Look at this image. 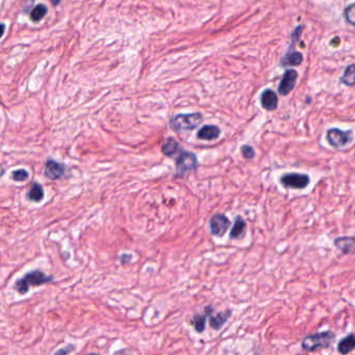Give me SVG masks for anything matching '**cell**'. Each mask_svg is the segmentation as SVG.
<instances>
[{"instance_id": "1", "label": "cell", "mask_w": 355, "mask_h": 355, "mask_svg": "<svg viewBox=\"0 0 355 355\" xmlns=\"http://www.w3.org/2000/svg\"><path fill=\"white\" fill-rule=\"evenodd\" d=\"M53 276H48L41 270H34L19 278L15 283V289L19 294H26L31 287H39L52 281Z\"/></svg>"}, {"instance_id": "2", "label": "cell", "mask_w": 355, "mask_h": 355, "mask_svg": "<svg viewBox=\"0 0 355 355\" xmlns=\"http://www.w3.org/2000/svg\"><path fill=\"white\" fill-rule=\"evenodd\" d=\"M336 336L331 331L320 332L313 336H308L302 341V348L306 351H314L320 348H328L334 343Z\"/></svg>"}, {"instance_id": "3", "label": "cell", "mask_w": 355, "mask_h": 355, "mask_svg": "<svg viewBox=\"0 0 355 355\" xmlns=\"http://www.w3.org/2000/svg\"><path fill=\"white\" fill-rule=\"evenodd\" d=\"M203 122V116L199 113L178 115L170 121V127L175 131L193 130Z\"/></svg>"}, {"instance_id": "4", "label": "cell", "mask_w": 355, "mask_h": 355, "mask_svg": "<svg viewBox=\"0 0 355 355\" xmlns=\"http://www.w3.org/2000/svg\"><path fill=\"white\" fill-rule=\"evenodd\" d=\"M327 141L335 148H342L349 145L353 138L352 131H342L337 128H331L327 132Z\"/></svg>"}, {"instance_id": "5", "label": "cell", "mask_w": 355, "mask_h": 355, "mask_svg": "<svg viewBox=\"0 0 355 355\" xmlns=\"http://www.w3.org/2000/svg\"><path fill=\"white\" fill-rule=\"evenodd\" d=\"M198 161L195 155L191 152H182L176 157V173L179 175H184L186 172L193 170L197 167Z\"/></svg>"}, {"instance_id": "6", "label": "cell", "mask_w": 355, "mask_h": 355, "mask_svg": "<svg viewBox=\"0 0 355 355\" xmlns=\"http://www.w3.org/2000/svg\"><path fill=\"white\" fill-rule=\"evenodd\" d=\"M281 184L285 187L293 189H303L309 184V176L307 174L301 173H286L280 179Z\"/></svg>"}, {"instance_id": "7", "label": "cell", "mask_w": 355, "mask_h": 355, "mask_svg": "<svg viewBox=\"0 0 355 355\" xmlns=\"http://www.w3.org/2000/svg\"><path fill=\"white\" fill-rule=\"evenodd\" d=\"M231 225L230 219L224 214H215L210 220L211 233L215 236L223 237Z\"/></svg>"}, {"instance_id": "8", "label": "cell", "mask_w": 355, "mask_h": 355, "mask_svg": "<svg viewBox=\"0 0 355 355\" xmlns=\"http://www.w3.org/2000/svg\"><path fill=\"white\" fill-rule=\"evenodd\" d=\"M298 74L295 70H287L278 85V93L281 96L289 95L296 84Z\"/></svg>"}, {"instance_id": "9", "label": "cell", "mask_w": 355, "mask_h": 355, "mask_svg": "<svg viewBox=\"0 0 355 355\" xmlns=\"http://www.w3.org/2000/svg\"><path fill=\"white\" fill-rule=\"evenodd\" d=\"M45 175L50 180H58L63 176L65 172V166L63 163H59L52 159L48 160L45 165Z\"/></svg>"}, {"instance_id": "10", "label": "cell", "mask_w": 355, "mask_h": 355, "mask_svg": "<svg viewBox=\"0 0 355 355\" xmlns=\"http://www.w3.org/2000/svg\"><path fill=\"white\" fill-rule=\"evenodd\" d=\"M261 104L263 108H265L266 110H269V112L275 110L278 105L277 95L272 90H269V88L268 90H265L261 95Z\"/></svg>"}, {"instance_id": "11", "label": "cell", "mask_w": 355, "mask_h": 355, "mask_svg": "<svg viewBox=\"0 0 355 355\" xmlns=\"http://www.w3.org/2000/svg\"><path fill=\"white\" fill-rule=\"evenodd\" d=\"M337 248L344 254H355V238L352 237H340L335 240Z\"/></svg>"}, {"instance_id": "12", "label": "cell", "mask_w": 355, "mask_h": 355, "mask_svg": "<svg viewBox=\"0 0 355 355\" xmlns=\"http://www.w3.org/2000/svg\"><path fill=\"white\" fill-rule=\"evenodd\" d=\"M220 135V129L214 125H206L197 133V137L203 140H214Z\"/></svg>"}, {"instance_id": "13", "label": "cell", "mask_w": 355, "mask_h": 355, "mask_svg": "<svg viewBox=\"0 0 355 355\" xmlns=\"http://www.w3.org/2000/svg\"><path fill=\"white\" fill-rule=\"evenodd\" d=\"M213 312V307H211L210 305L207 306L205 308V314L204 315H201V314H197L195 315L192 319H191V324L192 326L194 327V329L198 332V334H201V332H203L206 328V320H207V317L210 316Z\"/></svg>"}, {"instance_id": "14", "label": "cell", "mask_w": 355, "mask_h": 355, "mask_svg": "<svg viewBox=\"0 0 355 355\" xmlns=\"http://www.w3.org/2000/svg\"><path fill=\"white\" fill-rule=\"evenodd\" d=\"M232 315V310L231 309H227L225 310V312H221V313H218L216 315H210V326L214 329V330H219L221 327H223L228 319L231 317Z\"/></svg>"}, {"instance_id": "15", "label": "cell", "mask_w": 355, "mask_h": 355, "mask_svg": "<svg viewBox=\"0 0 355 355\" xmlns=\"http://www.w3.org/2000/svg\"><path fill=\"white\" fill-rule=\"evenodd\" d=\"M162 152L167 157L174 158L175 156H179L181 152V147L180 144L178 143L174 138L169 137L163 145L162 147Z\"/></svg>"}, {"instance_id": "16", "label": "cell", "mask_w": 355, "mask_h": 355, "mask_svg": "<svg viewBox=\"0 0 355 355\" xmlns=\"http://www.w3.org/2000/svg\"><path fill=\"white\" fill-rule=\"evenodd\" d=\"M303 60V56L300 52L298 51H294L293 47L291 46V48L288 51V53L282 57L280 64L283 66L287 65H299Z\"/></svg>"}, {"instance_id": "17", "label": "cell", "mask_w": 355, "mask_h": 355, "mask_svg": "<svg viewBox=\"0 0 355 355\" xmlns=\"http://www.w3.org/2000/svg\"><path fill=\"white\" fill-rule=\"evenodd\" d=\"M355 349V336L353 334L344 338L338 345V350L341 354L345 355Z\"/></svg>"}, {"instance_id": "18", "label": "cell", "mask_w": 355, "mask_h": 355, "mask_svg": "<svg viewBox=\"0 0 355 355\" xmlns=\"http://www.w3.org/2000/svg\"><path fill=\"white\" fill-rule=\"evenodd\" d=\"M44 189L42 187L41 184L34 182L32 183L29 191H28V198L30 199L31 202H34V203H40L43 201V198H44Z\"/></svg>"}, {"instance_id": "19", "label": "cell", "mask_w": 355, "mask_h": 355, "mask_svg": "<svg viewBox=\"0 0 355 355\" xmlns=\"http://www.w3.org/2000/svg\"><path fill=\"white\" fill-rule=\"evenodd\" d=\"M245 228H246V223L244 221L240 216L237 217L235 225L230 233V238L231 239H240L243 235V233L245 232Z\"/></svg>"}, {"instance_id": "20", "label": "cell", "mask_w": 355, "mask_h": 355, "mask_svg": "<svg viewBox=\"0 0 355 355\" xmlns=\"http://www.w3.org/2000/svg\"><path fill=\"white\" fill-rule=\"evenodd\" d=\"M341 82L348 86L355 85V63L348 65L341 77Z\"/></svg>"}, {"instance_id": "21", "label": "cell", "mask_w": 355, "mask_h": 355, "mask_svg": "<svg viewBox=\"0 0 355 355\" xmlns=\"http://www.w3.org/2000/svg\"><path fill=\"white\" fill-rule=\"evenodd\" d=\"M48 12V9L46 8V6H44V5H39L37 7L33 8V10L31 11L30 13V18L33 22H39L41 21L44 17L46 16Z\"/></svg>"}, {"instance_id": "22", "label": "cell", "mask_w": 355, "mask_h": 355, "mask_svg": "<svg viewBox=\"0 0 355 355\" xmlns=\"http://www.w3.org/2000/svg\"><path fill=\"white\" fill-rule=\"evenodd\" d=\"M345 20L347 23H349L352 26H355V3L348 6L344 11Z\"/></svg>"}, {"instance_id": "23", "label": "cell", "mask_w": 355, "mask_h": 355, "mask_svg": "<svg viewBox=\"0 0 355 355\" xmlns=\"http://www.w3.org/2000/svg\"><path fill=\"white\" fill-rule=\"evenodd\" d=\"M28 176H29L28 171L26 169H23V168H20L18 170H15L12 173V179L14 181H16V182L25 181Z\"/></svg>"}, {"instance_id": "24", "label": "cell", "mask_w": 355, "mask_h": 355, "mask_svg": "<svg viewBox=\"0 0 355 355\" xmlns=\"http://www.w3.org/2000/svg\"><path fill=\"white\" fill-rule=\"evenodd\" d=\"M241 153L245 159H253L255 157V150L251 146H243L241 148Z\"/></svg>"}, {"instance_id": "25", "label": "cell", "mask_w": 355, "mask_h": 355, "mask_svg": "<svg viewBox=\"0 0 355 355\" xmlns=\"http://www.w3.org/2000/svg\"><path fill=\"white\" fill-rule=\"evenodd\" d=\"M75 350V346L73 345H68L66 347L60 348L59 350H57L54 355H69L71 352H73Z\"/></svg>"}, {"instance_id": "26", "label": "cell", "mask_w": 355, "mask_h": 355, "mask_svg": "<svg viewBox=\"0 0 355 355\" xmlns=\"http://www.w3.org/2000/svg\"><path fill=\"white\" fill-rule=\"evenodd\" d=\"M121 260H122V263H123V264H127V263L129 262V260H130V256H128V255H123V256L121 257Z\"/></svg>"}, {"instance_id": "27", "label": "cell", "mask_w": 355, "mask_h": 355, "mask_svg": "<svg viewBox=\"0 0 355 355\" xmlns=\"http://www.w3.org/2000/svg\"><path fill=\"white\" fill-rule=\"evenodd\" d=\"M5 29H6V26L4 24H0V38H2L5 33Z\"/></svg>"}, {"instance_id": "28", "label": "cell", "mask_w": 355, "mask_h": 355, "mask_svg": "<svg viewBox=\"0 0 355 355\" xmlns=\"http://www.w3.org/2000/svg\"><path fill=\"white\" fill-rule=\"evenodd\" d=\"M61 2V0H51V3H52V5L53 6H57V5H59V3Z\"/></svg>"}, {"instance_id": "29", "label": "cell", "mask_w": 355, "mask_h": 355, "mask_svg": "<svg viewBox=\"0 0 355 355\" xmlns=\"http://www.w3.org/2000/svg\"><path fill=\"white\" fill-rule=\"evenodd\" d=\"M4 173H5V168L2 165H0V176L4 175Z\"/></svg>"}, {"instance_id": "30", "label": "cell", "mask_w": 355, "mask_h": 355, "mask_svg": "<svg viewBox=\"0 0 355 355\" xmlns=\"http://www.w3.org/2000/svg\"><path fill=\"white\" fill-rule=\"evenodd\" d=\"M88 355H99V354H95V353H92V354H88Z\"/></svg>"}]
</instances>
